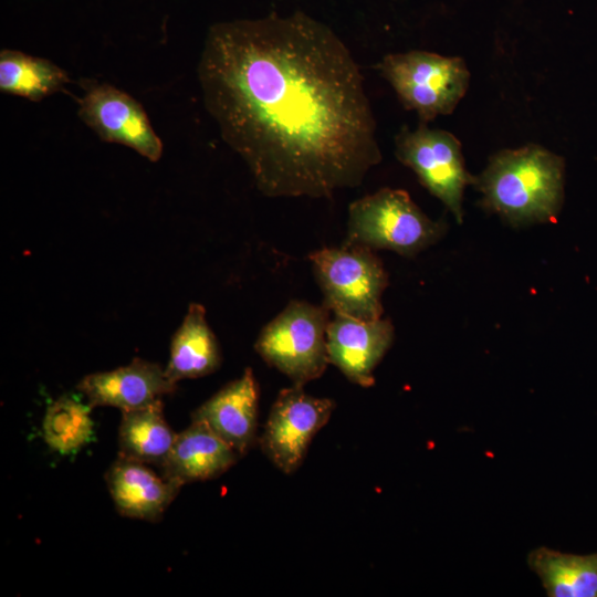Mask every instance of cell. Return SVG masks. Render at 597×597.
Segmentation results:
<instances>
[{"label":"cell","mask_w":597,"mask_h":597,"mask_svg":"<svg viewBox=\"0 0 597 597\" xmlns=\"http://www.w3.org/2000/svg\"><path fill=\"white\" fill-rule=\"evenodd\" d=\"M81 86L77 115L101 140L132 148L151 163L160 159L163 143L138 101L105 82L82 80Z\"/></svg>","instance_id":"9"},{"label":"cell","mask_w":597,"mask_h":597,"mask_svg":"<svg viewBox=\"0 0 597 597\" xmlns=\"http://www.w3.org/2000/svg\"><path fill=\"white\" fill-rule=\"evenodd\" d=\"M331 311L304 301H291L260 332L254 349L269 365L304 386L326 370L327 326Z\"/></svg>","instance_id":"5"},{"label":"cell","mask_w":597,"mask_h":597,"mask_svg":"<svg viewBox=\"0 0 597 597\" xmlns=\"http://www.w3.org/2000/svg\"><path fill=\"white\" fill-rule=\"evenodd\" d=\"M176 436L164 417L163 401L122 411L118 430L119 457L161 467Z\"/></svg>","instance_id":"17"},{"label":"cell","mask_w":597,"mask_h":597,"mask_svg":"<svg viewBox=\"0 0 597 597\" xmlns=\"http://www.w3.org/2000/svg\"><path fill=\"white\" fill-rule=\"evenodd\" d=\"M92 408L73 395H64L52 402L42 421V434L49 448L69 455L91 442L94 436Z\"/></svg>","instance_id":"19"},{"label":"cell","mask_w":597,"mask_h":597,"mask_svg":"<svg viewBox=\"0 0 597 597\" xmlns=\"http://www.w3.org/2000/svg\"><path fill=\"white\" fill-rule=\"evenodd\" d=\"M564 159L530 144L493 155L473 186L483 207L514 227L557 218L564 201Z\"/></svg>","instance_id":"2"},{"label":"cell","mask_w":597,"mask_h":597,"mask_svg":"<svg viewBox=\"0 0 597 597\" xmlns=\"http://www.w3.org/2000/svg\"><path fill=\"white\" fill-rule=\"evenodd\" d=\"M259 386L251 368L199 406L191 420L205 422L240 457L255 443Z\"/></svg>","instance_id":"12"},{"label":"cell","mask_w":597,"mask_h":597,"mask_svg":"<svg viewBox=\"0 0 597 597\" xmlns=\"http://www.w3.org/2000/svg\"><path fill=\"white\" fill-rule=\"evenodd\" d=\"M176 387L159 364L134 358L126 366L86 375L76 388L92 407L109 406L128 411L161 401Z\"/></svg>","instance_id":"11"},{"label":"cell","mask_w":597,"mask_h":597,"mask_svg":"<svg viewBox=\"0 0 597 597\" xmlns=\"http://www.w3.org/2000/svg\"><path fill=\"white\" fill-rule=\"evenodd\" d=\"M395 155L410 168L420 184L438 198L458 222L463 218V192L475 176L465 168L461 144L447 130L420 123L417 128L402 127L395 136Z\"/></svg>","instance_id":"7"},{"label":"cell","mask_w":597,"mask_h":597,"mask_svg":"<svg viewBox=\"0 0 597 597\" xmlns=\"http://www.w3.org/2000/svg\"><path fill=\"white\" fill-rule=\"evenodd\" d=\"M527 564L549 597H597V553L577 555L538 547L528 554Z\"/></svg>","instance_id":"16"},{"label":"cell","mask_w":597,"mask_h":597,"mask_svg":"<svg viewBox=\"0 0 597 597\" xmlns=\"http://www.w3.org/2000/svg\"><path fill=\"white\" fill-rule=\"evenodd\" d=\"M221 138L270 198H327L381 161L350 50L303 12L210 27L197 66Z\"/></svg>","instance_id":"1"},{"label":"cell","mask_w":597,"mask_h":597,"mask_svg":"<svg viewBox=\"0 0 597 597\" xmlns=\"http://www.w3.org/2000/svg\"><path fill=\"white\" fill-rule=\"evenodd\" d=\"M71 82L69 74L52 61L21 51L0 52V91L40 102L64 91Z\"/></svg>","instance_id":"18"},{"label":"cell","mask_w":597,"mask_h":597,"mask_svg":"<svg viewBox=\"0 0 597 597\" xmlns=\"http://www.w3.org/2000/svg\"><path fill=\"white\" fill-rule=\"evenodd\" d=\"M121 515L156 522L175 500L181 484L157 475L146 463L119 457L105 474Z\"/></svg>","instance_id":"13"},{"label":"cell","mask_w":597,"mask_h":597,"mask_svg":"<svg viewBox=\"0 0 597 597\" xmlns=\"http://www.w3.org/2000/svg\"><path fill=\"white\" fill-rule=\"evenodd\" d=\"M395 329L389 318L362 321L333 314L327 326L329 364L362 387L375 383L374 370L390 348Z\"/></svg>","instance_id":"10"},{"label":"cell","mask_w":597,"mask_h":597,"mask_svg":"<svg viewBox=\"0 0 597 597\" xmlns=\"http://www.w3.org/2000/svg\"><path fill=\"white\" fill-rule=\"evenodd\" d=\"M239 453L205 422L191 423L177 433L172 448L160 467L163 475L181 485L206 481L227 472Z\"/></svg>","instance_id":"14"},{"label":"cell","mask_w":597,"mask_h":597,"mask_svg":"<svg viewBox=\"0 0 597 597\" xmlns=\"http://www.w3.org/2000/svg\"><path fill=\"white\" fill-rule=\"evenodd\" d=\"M221 360L220 346L207 323L205 307L191 303L171 338L165 367L167 377L176 384L182 379L203 377L216 371Z\"/></svg>","instance_id":"15"},{"label":"cell","mask_w":597,"mask_h":597,"mask_svg":"<svg viewBox=\"0 0 597 597\" xmlns=\"http://www.w3.org/2000/svg\"><path fill=\"white\" fill-rule=\"evenodd\" d=\"M334 409L332 399L311 396L301 385L282 389L260 438L261 450L283 473L295 472L312 439L328 422Z\"/></svg>","instance_id":"8"},{"label":"cell","mask_w":597,"mask_h":597,"mask_svg":"<svg viewBox=\"0 0 597 597\" xmlns=\"http://www.w3.org/2000/svg\"><path fill=\"white\" fill-rule=\"evenodd\" d=\"M308 260L324 296L323 305L333 314L362 321L381 317L388 275L371 249L344 242L342 247L316 250Z\"/></svg>","instance_id":"6"},{"label":"cell","mask_w":597,"mask_h":597,"mask_svg":"<svg viewBox=\"0 0 597 597\" xmlns=\"http://www.w3.org/2000/svg\"><path fill=\"white\" fill-rule=\"evenodd\" d=\"M377 69L420 123L451 114L469 87L470 73L459 56L412 50L387 54Z\"/></svg>","instance_id":"4"},{"label":"cell","mask_w":597,"mask_h":597,"mask_svg":"<svg viewBox=\"0 0 597 597\" xmlns=\"http://www.w3.org/2000/svg\"><path fill=\"white\" fill-rule=\"evenodd\" d=\"M446 231V222L430 219L406 190L381 188L349 205L345 243L415 256Z\"/></svg>","instance_id":"3"}]
</instances>
